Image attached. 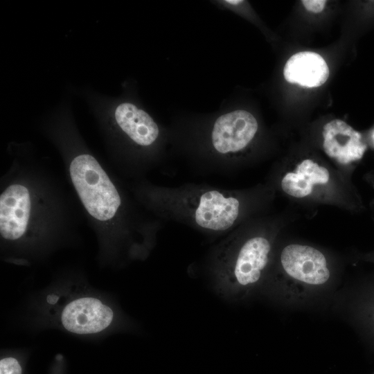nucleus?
Returning a JSON list of instances; mask_svg holds the SVG:
<instances>
[{
    "label": "nucleus",
    "mask_w": 374,
    "mask_h": 374,
    "mask_svg": "<svg viewBox=\"0 0 374 374\" xmlns=\"http://www.w3.org/2000/svg\"><path fill=\"white\" fill-rule=\"evenodd\" d=\"M161 193V204L170 218L204 231H227L236 224L242 212L240 197L230 191L186 186Z\"/></svg>",
    "instance_id": "obj_1"
},
{
    "label": "nucleus",
    "mask_w": 374,
    "mask_h": 374,
    "mask_svg": "<svg viewBox=\"0 0 374 374\" xmlns=\"http://www.w3.org/2000/svg\"><path fill=\"white\" fill-rule=\"evenodd\" d=\"M279 263L284 276L283 290L286 300L303 299L326 288L332 271L324 253L318 249L292 243L283 247Z\"/></svg>",
    "instance_id": "obj_2"
},
{
    "label": "nucleus",
    "mask_w": 374,
    "mask_h": 374,
    "mask_svg": "<svg viewBox=\"0 0 374 374\" xmlns=\"http://www.w3.org/2000/svg\"><path fill=\"white\" fill-rule=\"evenodd\" d=\"M74 187L88 213L94 218L112 219L121 206L120 195L96 159L90 154L75 157L69 167Z\"/></svg>",
    "instance_id": "obj_3"
},
{
    "label": "nucleus",
    "mask_w": 374,
    "mask_h": 374,
    "mask_svg": "<svg viewBox=\"0 0 374 374\" xmlns=\"http://www.w3.org/2000/svg\"><path fill=\"white\" fill-rule=\"evenodd\" d=\"M271 250V241L265 235H253L242 241L226 262V275L233 285L240 290L255 287L268 267Z\"/></svg>",
    "instance_id": "obj_4"
},
{
    "label": "nucleus",
    "mask_w": 374,
    "mask_h": 374,
    "mask_svg": "<svg viewBox=\"0 0 374 374\" xmlns=\"http://www.w3.org/2000/svg\"><path fill=\"white\" fill-rule=\"evenodd\" d=\"M255 116L244 109H235L220 116L209 134L212 150L222 157L243 152L252 143L258 132Z\"/></svg>",
    "instance_id": "obj_5"
},
{
    "label": "nucleus",
    "mask_w": 374,
    "mask_h": 374,
    "mask_svg": "<svg viewBox=\"0 0 374 374\" xmlns=\"http://www.w3.org/2000/svg\"><path fill=\"white\" fill-rule=\"evenodd\" d=\"M112 308L98 298L81 296L67 302L60 314V321L68 332L81 335L97 334L113 323Z\"/></svg>",
    "instance_id": "obj_6"
},
{
    "label": "nucleus",
    "mask_w": 374,
    "mask_h": 374,
    "mask_svg": "<svg viewBox=\"0 0 374 374\" xmlns=\"http://www.w3.org/2000/svg\"><path fill=\"white\" fill-rule=\"evenodd\" d=\"M322 136L326 154L341 165L359 160L366 150L362 134L340 119L328 122L323 127Z\"/></svg>",
    "instance_id": "obj_7"
},
{
    "label": "nucleus",
    "mask_w": 374,
    "mask_h": 374,
    "mask_svg": "<svg viewBox=\"0 0 374 374\" xmlns=\"http://www.w3.org/2000/svg\"><path fill=\"white\" fill-rule=\"evenodd\" d=\"M30 197L20 184L8 186L0 197V233L8 240H16L26 232L30 213Z\"/></svg>",
    "instance_id": "obj_8"
},
{
    "label": "nucleus",
    "mask_w": 374,
    "mask_h": 374,
    "mask_svg": "<svg viewBox=\"0 0 374 374\" xmlns=\"http://www.w3.org/2000/svg\"><path fill=\"white\" fill-rule=\"evenodd\" d=\"M330 172L323 166L310 159L298 163L294 169L287 172L281 179L280 186L284 193L295 198L310 196L330 180Z\"/></svg>",
    "instance_id": "obj_9"
},
{
    "label": "nucleus",
    "mask_w": 374,
    "mask_h": 374,
    "mask_svg": "<svg viewBox=\"0 0 374 374\" xmlns=\"http://www.w3.org/2000/svg\"><path fill=\"white\" fill-rule=\"evenodd\" d=\"M285 79L290 83L313 88L323 84L329 77V68L318 53L303 51L294 54L283 69Z\"/></svg>",
    "instance_id": "obj_10"
},
{
    "label": "nucleus",
    "mask_w": 374,
    "mask_h": 374,
    "mask_svg": "<svg viewBox=\"0 0 374 374\" xmlns=\"http://www.w3.org/2000/svg\"><path fill=\"white\" fill-rule=\"evenodd\" d=\"M114 116L121 129L141 146L152 145L159 136V127L153 118L131 103H123L118 105Z\"/></svg>",
    "instance_id": "obj_11"
},
{
    "label": "nucleus",
    "mask_w": 374,
    "mask_h": 374,
    "mask_svg": "<svg viewBox=\"0 0 374 374\" xmlns=\"http://www.w3.org/2000/svg\"><path fill=\"white\" fill-rule=\"evenodd\" d=\"M350 309L353 324L364 341L374 350V278L355 286Z\"/></svg>",
    "instance_id": "obj_12"
},
{
    "label": "nucleus",
    "mask_w": 374,
    "mask_h": 374,
    "mask_svg": "<svg viewBox=\"0 0 374 374\" xmlns=\"http://www.w3.org/2000/svg\"><path fill=\"white\" fill-rule=\"evenodd\" d=\"M20 361L13 356H6L0 360V374H22Z\"/></svg>",
    "instance_id": "obj_13"
},
{
    "label": "nucleus",
    "mask_w": 374,
    "mask_h": 374,
    "mask_svg": "<svg viewBox=\"0 0 374 374\" xmlns=\"http://www.w3.org/2000/svg\"><path fill=\"white\" fill-rule=\"evenodd\" d=\"M302 4L305 8L312 12L319 13L324 9L326 1L325 0H303Z\"/></svg>",
    "instance_id": "obj_14"
},
{
    "label": "nucleus",
    "mask_w": 374,
    "mask_h": 374,
    "mask_svg": "<svg viewBox=\"0 0 374 374\" xmlns=\"http://www.w3.org/2000/svg\"><path fill=\"white\" fill-rule=\"evenodd\" d=\"M372 138H373V143H374V132H373V133Z\"/></svg>",
    "instance_id": "obj_15"
}]
</instances>
